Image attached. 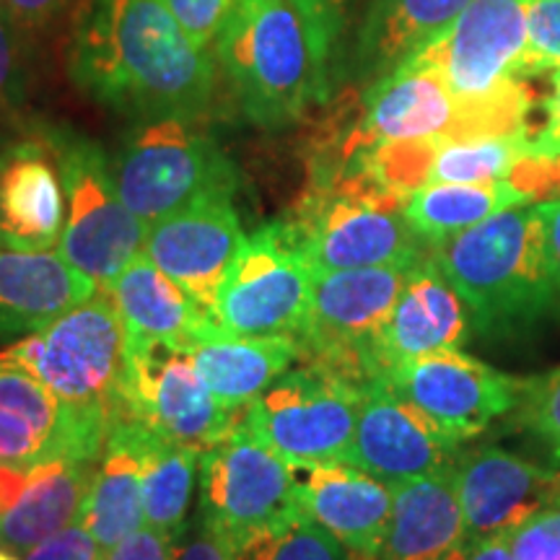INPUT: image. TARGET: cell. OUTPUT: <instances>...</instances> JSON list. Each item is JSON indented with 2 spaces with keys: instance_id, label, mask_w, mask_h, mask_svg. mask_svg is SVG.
I'll use <instances>...</instances> for the list:
<instances>
[{
  "instance_id": "obj_1",
  "label": "cell",
  "mask_w": 560,
  "mask_h": 560,
  "mask_svg": "<svg viewBox=\"0 0 560 560\" xmlns=\"http://www.w3.org/2000/svg\"><path fill=\"white\" fill-rule=\"evenodd\" d=\"M215 62L161 0H83L68 47L75 86L138 122H200L213 104Z\"/></svg>"
},
{
  "instance_id": "obj_2",
  "label": "cell",
  "mask_w": 560,
  "mask_h": 560,
  "mask_svg": "<svg viewBox=\"0 0 560 560\" xmlns=\"http://www.w3.org/2000/svg\"><path fill=\"white\" fill-rule=\"evenodd\" d=\"M335 37L296 0H231L213 50L244 115L283 130L327 102Z\"/></svg>"
},
{
  "instance_id": "obj_3",
  "label": "cell",
  "mask_w": 560,
  "mask_h": 560,
  "mask_svg": "<svg viewBox=\"0 0 560 560\" xmlns=\"http://www.w3.org/2000/svg\"><path fill=\"white\" fill-rule=\"evenodd\" d=\"M431 257L488 338H509L560 314V293L545 260L537 206H514L452 240Z\"/></svg>"
},
{
  "instance_id": "obj_4",
  "label": "cell",
  "mask_w": 560,
  "mask_h": 560,
  "mask_svg": "<svg viewBox=\"0 0 560 560\" xmlns=\"http://www.w3.org/2000/svg\"><path fill=\"white\" fill-rule=\"evenodd\" d=\"M529 0H472L446 32L420 47L462 109V140L532 136L537 94L524 79ZM416 55V52H412Z\"/></svg>"
},
{
  "instance_id": "obj_5",
  "label": "cell",
  "mask_w": 560,
  "mask_h": 560,
  "mask_svg": "<svg viewBox=\"0 0 560 560\" xmlns=\"http://www.w3.org/2000/svg\"><path fill=\"white\" fill-rule=\"evenodd\" d=\"M289 223L314 276L384 265L410 268L429 252L405 215V198L361 170L314 177Z\"/></svg>"
},
{
  "instance_id": "obj_6",
  "label": "cell",
  "mask_w": 560,
  "mask_h": 560,
  "mask_svg": "<svg viewBox=\"0 0 560 560\" xmlns=\"http://www.w3.org/2000/svg\"><path fill=\"white\" fill-rule=\"evenodd\" d=\"M128 330L115 301L96 289L42 330L24 335L0 355L24 366L70 408L107 410L120 405Z\"/></svg>"
},
{
  "instance_id": "obj_7",
  "label": "cell",
  "mask_w": 560,
  "mask_h": 560,
  "mask_svg": "<svg viewBox=\"0 0 560 560\" xmlns=\"http://www.w3.org/2000/svg\"><path fill=\"white\" fill-rule=\"evenodd\" d=\"M117 192L140 221L153 223L240 187V172L198 122H140L112 161Z\"/></svg>"
},
{
  "instance_id": "obj_8",
  "label": "cell",
  "mask_w": 560,
  "mask_h": 560,
  "mask_svg": "<svg viewBox=\"0 0 560 560\" xmlns=\"http://www.w3.org/2000/svg\"><path fill=\"white\" fill-rule=\"evenodd\" d=\"M45 136L58 156L66 192L68 215L58 255L100 289H107L143 252L149 223L122 202L100 143L70 130H45Z\"/></svg>"
},
{
  "instance_id": "obj_9",
  "label": "cell",
  "mask_w": 560,
  "mask_h": 560,
  "mask_svg": "<svg viewBox=\"0 0 560 560\" xmlns=\"http://www.w3.org/2000/svg\"><path fill=\"white\" fill-rule=\"evenodd\" d=\"M408 270L384 265L314 276L310 317L299 338V363L361 389L384 380L376 340L400 299Z\"/></svg>"
},
{
  "instance_id": "obj_10",
  "label": "cell",
  "mask_w": 560,
  "mask_h": 560,
  "mask_svg": "<svg viewBox=\"0 0 560 560\" xmlns=\"http://www.w3.org/2000/svg\"><path fill=\"white\" fill-rule=\"evenodd\" d=\"M314 272L289 221L247 236L213 306L221 332L240 338H301L312 306Z\"/></svg>"
},
{
  "instance_id": "obj_11",
  "label": "cell",
  "mask_w": 560,
  "mask_h": 560,
  "mask_svg": "<svg viewBox=\"0 0 560 560\" xmlns=\"http://www.w3.org/2000/svg\"><path fill=\"white\" fill-rule=\"evenodd\" d=\"M361 395V387L299 363L247 405L244 425L293 470L346 462Z\"/></svg>"
},
{
  "instance_id": "obj_12",
  "label": "cell",
  "mask_w": 560,
  "mask_h": 560,
  "mask_svg": "<svg viewBox=\"0 0 560 560\" xmlns=\"http://www.w3.org/2000/svg\"><path fill=\"white\" fill-rule=\"evenodd\" d=\"M244 410L223 408L210 395L187 346L128 338L117 412L202 454L242 423Z\"/></svg>"
},
{
  "instance_id": "obj_13",
  "label": "cell",
  "mask_w": 560,
  "mask_h": 560,
  "mask_svg": "<svg viewBox=\"0 0 560 560\" xmlns=\"http://www.w3.org/2000/svg\"><path fill=\"white\" fill-rule=\"evenodd\" d=\"M304 509L296 470L260 439L236 425L200 457V516L229 548L257 532L278 527Z\"/></svg>"
},
{
  "instance_id": "obj_14",
  "label": "cell",
  "mask_w": 560,
  "mask_h": 560,
  "mask_svg": "<svg viewBox=\"0 0 560 560\" xmlns=\"http://www.w3.org/2000/svg\"><path fill=\"white\" fill-rule=\"evenodd\" d=\"M416 138L462 140L459 102L441 70L420 52L371 83L355 112L348 109L332 166L348 172L371 145Z\"/></svg>"
},
{
  "instance_id": "obj_15",
  "label": "cell",
  "mask_w": 560,
  "mask_h": 560,
  "mask_svg": "<svg viewBox=\"0 0 560 560\" xmlns=\"http://www.w3.org/2000/svg\"><path fill=\"white\" fill-rule=\"evenodd\" d=\"M387 382L459 444L480 436L495 418L516 410L527 384L459 348L433 350L397 363Z\"/></svg>"
},
{
  "instance_id": "obj_16",
  "label": "cell",
  "mask_w": 560,
  "mask_h": 560,
  "mask_svg": "<svg viewBox=\"0 0 560 560\" xmlns=\"http://www.w3.org/2000/svg\"><path fill=\"white\" fill-rule=\"evenodd\" d=\"M459 446V441L446 436L425 412L397 395L387 380H380L371 382L361 395L346 465L359 467L392 488L454 465Z\"/></svg>"
},
{
  "instance_id": "obj_17",
  "label": "cell",
  "mask_w": 560,
  "mask_h": 560,
  "mask_svg": "<svg viewBox=\"0 0 560 560\" xmlns=\"http://www.w3.org/2000/svg\"><path fill=\"white\" fill-rule=\"evenodd\" d=\"M244 236L229 195L206 198L149 226L143 255L213 319V306Z\"/></svg>"
},
{
  "instance_id": "obj_18",
  "label": "cell",
  "mask_w": 560,
  "mask_h": 560,
  "mask_svg": "<svg viewBox=\"0 0 560 560\" xmlns=\"http://www.w3.org/2000/svg\"><path fill=\"white\" fill-rule=\"evenodd\" d=\"M457 493L465 537L475 540L514 532L552 506L560 495V475L501 446H480L457 457Z\"/></svg>"
},
{
  "instance_id": "obj_19",
  "label": "cell",
  "mask_w": 560,
  "mask_h": 560,
  "mask_svg": "<svg viewBox=\"0 0 560 560\" xmlns=\"http://www.w3.org/2000/svg\"><path fill=\"white\" fill-rule=\"evenodd\" d=\"M66 229L58 156L45 132L0 149V247L50 252Z\"/></svg>"
},
{
  "instance_id": "obj_20",
  "label": "cell",
  "mask_w": 560,
  "mask_h": 560,
  "mask_svg": "<svg viewBox=\"0 0 560 560\" xmlns=\"http://www.w3.org/2000/svg\"><path fill=\"white\" fill-rule=\"evenodd\" d=\"M467 335H470V310L441 272L429 247L416 265H410L400 299L376 340V359L384 380L397 363L433 350L462 348Z\"/></svg>"
},
{
  "instance_id": "obj_21",
  "label": "cell",
  "mask_w": 560,
  "mask_h": 560,
  "mask_svg": "<svg viewBox=\"0 0 560 560\" xmlns=\"http://www.w3.org/2000/svg\"><path fill=\"white\" fill-rule=\"evenodd\" d=\"M306 514L332 532L355 560H380L392 516V488L346 462L296 470Z\"/></svg>"
},
{
  "instance_id": "obj_22",
  "label": "cell",
  "mask_w": 560,
  "mask_h": 560,
  "mask_svg": "<svg viewBox=\"0 0 560 560\" xmlns=\"http://www.w3.org/2000/svg\"><path fill=\"white\" fill-rule=\"evenodd\" d=\"M96 289L94 280L70 268L58 252L0 247V340L42 330Z\"/></svg>"
},
{
  "instance_id": "obj_23",
  "label": "cell",
  "mask_w": 560,
  "mask_h": 560,
  "mask_svg": "<svg viewBox=\"0 0 560 560\" xmlns=\"http://www.w3.org/2000/svg\"><path fill=\"white\" fill-rule=\"evenodd\" d=\"M462 540L457 462L392 486V516L380 560H441Z\"/></svg>"
},
{
  "instance_id": "obj_24",
  "label": "cell",
  "mask_w": 560,
  "mask_h": 560,
  "mask_svg": "<svg viewBox=\"0 0 560 560\" xmlns=\"http://www.w3.org/2000/svg\"><path fill=\"white\" fill-rule=\"evenodd\" d=\"M115 301L128 338L166 340L192 348L215 332V322L179 283L140 252L104 289Z\"/></svg>"
},
{
  "instance_id": "obj_25",
  "label": "cell",
  "mask_w": 560,
  "mask_h": 560,
  "mask_svg": "<svg viewBox=\"0 0 560 560\" xmlns=\"http://www.w3.org/2000/svg\"><path fill=\"white\" fill-rule=\"evenodd\" d=\"M96 465L100 462L68 457L32 465L24 493L0 516V548L24 556L47 537L79 522Z\"/></svg>"
},
{
  "instance_id": "obj_26",
  "label": "cell",
  "mask_w": 560,
  "mask_h": 560,
  "mask_svg": "<svg viewBox=\"0 0 560 560\" xmlns=\"http://www.w3.org/2000/svg\"><path fill=\"white\" fill-rule=\"evenodd\" d=\"M79 524L94 537L102 552L145 527L143 459L138 450L136 423L122 412H115L112 420Z\"/></svg>"
},
{
  "instance_id": "obj_27",
  "label": "cell",
  "mask_w": 560,
  "mask_h": 560,
  "mask_svg": "<svg viewBox=\"0 0 560 560\" xmlns=\"http://www.w3.org/2000/svg\"><path fill=\"white\" fill-rule=\"evenodd\" d=\"M192 366L210 395L244 410L301 359L299 338H240L221 330L190 348Z\"/></svg>"
},
{
  "instance_id": "obj_28",
  "label": "cell",
  "mask_w": 560,
  "mask_h": 560,
  "mask_svg": "<svg viewBox=\"0 0 560 560\" xmlns=\"http://www.w3.org/2000/svg\"><path fill=\"white\" fill-rule=\"evenodd\" d=\"M472 0H371L359 34L366 73H389L454 24Z\"/></svg>"
},
{
  "instance_id": "obj_29",
  "label": "cell",
  "mask_w": 560,
  "mask_h": 560,
  "mask_svg": "<svg viewBox=\"0 0 560 560\" xmlns=\"http://www.w3.org/2000/svg\"><path fill=\"white\" fill-rule=\"evenodd\" d=\"M529 198L516 190L509 179L457 185V182H433L423 185L405 200V215L410 226L429 247L441 244L462 231L478 226L490 215L514 206H527Z\"/></svg>"
},
{
  "instance_id": "obj_30",
  "label": "cell",
  "mask_w": 560,
  "mask_h": 560,
  "mask_svg": "<svg viewBox=\"0 0 560 560\" xmlns=\"http://www.w3.org/2000/svg\"><path fill=\"white\" fill-rule=\"evenodd\" d=\"M130 420L136 423L138 450L140 459H143L145 524L174 537L187 522V509L192 501L202 454L190 450V446L177 444V441L159 436L156 431L145 429L136 418Z\"/></svg>"
},
{
  "instance_id": "obj_31",
  "label": "cell",
  "mask_w": 560,
  "mask_h": 560,
  "mask_svg": "<svg viewBox=\"0 0 560 560\" xmlns=\"http://www.w3.org/2000/svg\"><path fill=\"white\" fill-rule=\"evenodd\" d=\"M524 156H529L527 136L444 140L433 159L429 185L433 182L478 185V182L509 179Z\"/></svg>"
},
{
  "instance_id": "obj_32",
  "label": "cell",
  "mask_w": 560,
  "mask_h": 560,
  "mask_svg": "<svg viewBox=\"0 0 560 560\" xmlns=\"http://www.w3.org/2000/svg\"><path fill=\"white\" fill-rule=\"evenodd\" d=\"M229 550L231 560H353L346 545L304 509L289 522L257 532Z\"/></svg>"
},
{
  "instance_id": "obj_33",
  "label": "cell",
  "mask_w": 560,
  "mask_h": 560,
  "mask_svg": "<svg viewBox=\"0 0 560 560\" xmlns=\"http://www.w3.org/2000/svg\"><path fill=\"white\" fill-rule=\"evenodd\" d=\"M444 140L446 138H416L376 143L355 159L353 170L366 172L384 190L408 200L412 192L429 185L433 159Z\"/></svg>"
},
{
  "instance_id": "obj_34",
  "label": "cell",
  "mask_w": 560,
  "mask_h": 560,
  "mask_svg": "<svg viewBox=\"0 0 560 560\" xmlns=\"http://www.w3.org/2000/svg\"><path fill=\"white\" fill-rule=\"evenodd\" d=\"M0 410H9L34 425L47 441V457H50V441L60 431L68 408L37 376L5 355H0Z\"/></svg>"
},
{
  "instance_id": "obj_35",
  "label": "cell",
  "mask_w": 560,
  "mask_h": 560,
  "mask_svg": "<svg viewBox=\"0 0 560 560\" xmlns=\"http://www.w3.org/2000/svg\"><path fill=\"white\" fill-rule=\"evenodd\" d=\"M516 420L529 436L540 441L552 465L560 467V366L527 380L516 405Z\"/></svg>"
},
{
  "instance_id": "obj_36",
  "label": "cell",
  "mask_w": 560,
  "mask_h": 560,
  "mask_svg": "<svg viewBox=\"0 0 560 560\" xmlns=\"http://www.w3.org/2000/svg\"><path fill=\"white\" fill-rule=\"evenodd\" d=\"M527 26L524 79H545L560 68V0H529Z\"/></svg>"
},
{
  "instance_id": "obj_37",
  "label": "cell",
  "mask_w": 560,
  "mask_h": 560,
  "mask_svg": "<svg viewBox=\"0 0 560 560\" xmlns=\"http://www.w3.org/2000/svg\"><path fill=\"white\" fill-rule=\"evenodd\" d=\"M21 34V26L0 0V122L11 120L24 102L26 66Z\"/></svg>"
},
{
  "instance_id": "obj_38",
  "label": "cell",
  "mask_w": 560,
  "mask_h": 560,
  "mask_svg": "<svg viewBox=\"0 0 560 560\" xmlns=\"http://www.w3.org/2000/svg\"><path fill=\"white\" fill-rule=\"evenodd\" d=\"M514 560H560V501L511 532Z\"/></svg>"
},
{
  "instance_id": "obj_39",
  "label": "cell",
  "mask_w": 560,
  "mask_h": 560,
  "mask_svg": "<svg viewBox=\"0 0 560 560\" xmlns=\"http://www.w3.org/2000/svg\"><path fill=\"white\" fill-rule=\"evenodd\" d=\"M161 3L172 11V16L190 34L195 45L213 50L215 37H219L231 9V0H161Z\"/></svg>"
},
{
  "instance_id": "obj_40",
  "label": "cell",
  "mask_w": 560,
  "mask_h": 560,
  "mask_svg": "<svg viewBox=\"0 0 560 560\" xmlns=\"http://www.w3.org/2000/svg\"><path fill=\"white\" fill-rule=\"evenodd\" d=\"M47 459V441L24 418L0 410V462L32 467Z\"/></svg>"
},
{
  "instance_id": "obj_41",
  "label": "cell",
  "mask_w": 560,
  "mask_h": 560,
  "mask_svg": "<svg viewBox=\"0 0 560 560\" xmlns=\"http://www.w3.org/2000/svg\"><path fill=\"white\" fill-rule=\"evenodd\" d=\"M172 560H231V550L219 532L198 516L172 537Z\"/></svg>"
},
{
  "instance_id": "obj_42",
  "label": "cell",
  "mask_w": 560,
  "mask_h": 560,
  "mask_svg": "<svg viewBox=\"0 0 560 560\" xmlns=\"http://www.w3.org/2000/svg\"><path fill=\"white\" fill-rule=\"evenodd\" d=\"M100 556V545H96L94 537L75 522L70 524V527L60 529L58 535L47 537V540L39 542L37 548L24 552L21 560H94Z\"/></svg>"
},
{
  "instance_id": "obj_43",
  "label": "cell",
  "mask_w": 560,
  "mask_h": 560,
  "mask_svg": "<svg viewBox=\"0 0 560 560\" xmlns=\"http://www.w3.org/2000/svg\"><path fill=\"white\" fill-rule=\"evenodd\" d=\"M516 190H522L527 198H560V156L558 159H535L524 156L514 166L509 177Z\"/></svg>"
},
{
  "instance_id": "obj_44",
  "label": "cell",
  "mask_w": 560,
  "mask_h": 560,
  "mask_svg": "<svg viewBox=\"0 0 560 560\" xmlns=\"http://www.w3.org/2000/svg\"><path fill=\"white\" fill-rule=\"evenodd\" d=\"M529 156L558 159L560 156V68L550 75V91L542 100V122L529 136Z\"/></svg>"
},
{
  "instance_id": "obj_45",
  "label": "cell",
  "mask_w": 560,
  "mask_h": 560,
  "mask_svg": "<svg viewBox=\"0 0 560 560\" xmlns=\"http://www.w3.org/2000/svg\"><path fill=\"white\" fill-rule=\"evenodd\" d=\"M104 560H172V537L145 524L104 552Z\"/></svg>"
},
{
  "instance_id": "obj_46",
  "label": "cell",
  "mask_w": 560,
  "mask_h": 560,
  "mask_svg": "<svg viewBox=\"0 0 560 560\" xmlns=\"http://www.w3.org/2000/svg\"><path fill=\"white\" fill-rule=\"evenodd\" d=\"M5 9L13 16V21L21 26V32H39L47 30L60 13L70 9L73 0H3Z\"/></svg>"
},
{
  "instance_id": "obj_47",
  "label": "cell",
  "mask_w": 560,
  "mask_h": 560,
  "mask_svg": "<svg viewBox=\"0 0 560 560\" xmlns=\"http://www.w3.org/2000/svg\"><path fill=\"white\" fill-rule=\"evenodd\" d=\"M542 221V244L545 260H548L550 276L556 280V289L560 293V198L545 200L537 206Z\"/></svg>"
},
{
  "instance_id": "obj_48",
  "label": "cell",
  "mask_w": 560,
  "mask_h": 560,
  "mask_svg": "<svg viewBox=\"0 0 560 560\" xmlns=\"http://www.w3.org/2000/svg\"><path fill=\"white\" fill-rule=\"evenodd\" d=\"M465 560H514L511 552V532L488 537H465Z\"/></svg>"
},
{
  "instance_id": "obj_49",
  "label": "cell",
  "mask_w": 560,
  "mask_h": 560,
  "mask_svg": "<svg viewBox=\"0 0 560 560\" xmlns=\"http://www.w3.org/2000/svg\"><path fill=\"white\" fill-rule=\"evenodd\" d=\"M26 480H30V467L0 462V516L19 501V495L26 488Z\"/></svg>"
},
{
  "instance_id": "obj_50",
  "label": "cell",
  "mask_w": 560,
  "mask_h": 560,
  "mask_svg": "<svg viewBox=\"0 0 560 560\" xmlns=\"http://www.w3.org/2000/svg\"><path fill=\"white\" fill-rule=\"evenodd\" d=\"M299 9L306 13L312 21H317L319 26L338 34L340 30V11L348 0H296Z\"/></svg>"
},
{
  "instance_id": "obj_51",
  "label": "cell",
  "mask_w": 560,
  "mask_h": 560,
  "mask_svg": "<svg viewBox=\"0 0 560 560\" xmlns=\"http://www.w3.org/2000/svg\"><path fill=\"white\" fill-rule=\"evenodd\" d=\"M0 560H21L16 552H11V550H5V548H0Z\"/></svg>"
},
{
  "instance_id": "obj_52",
  "label": "cell",
  "mask_w": 560,
  "mask_h": 560,
  "mask_svg": "<svg viewBox=\"0 0 560 560\" xmlns=\"http://www.w3.org/2000/svg\"><path fill=\"white\" fill-rule=\"evenodd\" d=\"M94 560H104V552H102V556H100V558H94Z\"/></svg>"
},
{
  "instance_id": "obj_53",
  "label": "cell",
  "mask_w": 560,
  "mask_h": 560,
  "mask_svg": "<svg viewBox=\"0 0 560 560\" xmlns=\"http://www.w3.org/2000/svg\"><path fill=\"white\" fill-rule=\"evenodd\" d=\"M558 501H560V495H558Z\"/></svg>"
},
{
  "instance_id": "obj_54",
  "label": "cell",
  "mask_w": 560,
  "mask_h": 560,
  "mask_svg": "<svg viewBox=\"0 0 560 560\" xmlns=\"http://www.w3.org/2000/svg\"><path fill=\"white\" fill-rule=\"evenodd\" d=\"M353 560H355V558H353Z\"/></svg>"
}]
</instances>
